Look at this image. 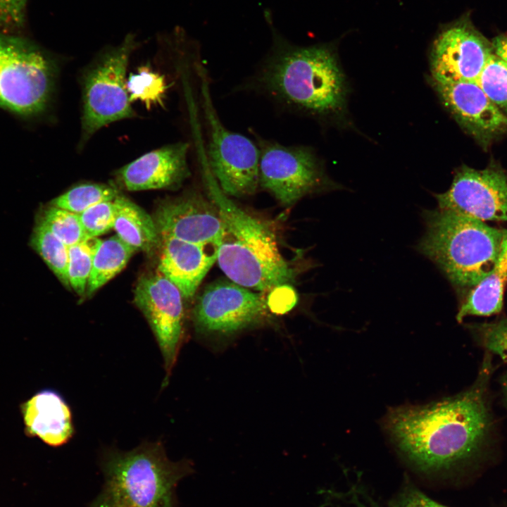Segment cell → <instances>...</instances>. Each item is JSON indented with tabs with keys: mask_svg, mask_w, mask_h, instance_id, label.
I'll return each mask as SVG.
<instances>
[{
	"mask_svg": "<svg viewBox=\"0 0 507 507\" xmlns=\"http://www.w3.org/2000/svg\"><path fill=\"white\" fill-rule=\"evenodd\" d=\"M204 182L223 224L217 263L231 281L267 291L294 280V270L280 251L273 230L237 205L220 188L208 169Z\"/></svg>",
	"mask_w": 507,
	"mask_h": 507,
	"instance_id": "cell-3",
	"label": "cell"
},
{
	"mask_svg": "<svg viewBox=\"0 0 507 507\" xmlns=\"http://www.w3.org/2000/svg\"><path fill=\"white\" fill-rule=\"evenodd\" d=\"M126 88L131 101H139L146 107L163 106L168 85L164 77L150 68L142 66L131 73L126 80Z\"/></svg>",
	"mask_w": 507,
	"mask_h": 507,
	"instance_id": "cell-24",
	"label": "cell"
},
{
	"mask_svg": "<svg viewBox=\"0 0 507 507\" xmlns=\"http://www.w3.org/2000/svg\"><path fill=\"white\" fill-rule=\"evenodd\" d=\"M120 196L100 202L79 214L88 237H97L113 228L120 208Z\"/></svg>",
	"mask_w": 507,
	"mask_h": 507,
	"instance_id": "cell-29",
	"label": "cell"
},
{
	"mask_svg": "<svg viewBox=\"0 0 507 507\" xmlns=\"http://www.w3.org/2000/svg\"><path fill=\"white\" fill-rule=\"evenodd\" d=\"M270 49L238 91L263 96L283 111L322 116L337 111L344 96V80L328 45L301 46L271 26Z\"/></svg>",
	"mask_w": 507,
	"mask_h": 507,
	"instance_id": "cell-2",
	"label": "cell"
},
{
	"mask_svg": "<svg viewBox=\"0 0 507 507\" xmlns=\"http://www.w3.org/2000/svg\"><path fill=\"white\" fill-rule=\"evenodd\" d=\"M119 196V192L113 186L84 183L70 188L54 199L49 205L80 214L100 202L114 200Z\"/></svg>",
	"mask_w": 507,
	"mask_h": 507,
	"instance_id": "cell-23",
	"label": "cell"
},
{
	"mask_svg": "<svg viewBox=\"0 0 507 507\" xmlns=\"http://www.w3.org/2000/svg\"><path fill=\"white\" fill-rule=\"evenodd\" d=\"M477 343L485 351L507 364V317L468 326Z\"/></svg>",
	"mask_w": 507,
	"mask_h": 507,
	"instance_id": "cell-28",
	"label": "cell"
},
{
	"mask_svg": "<svg viewBox=\"0 0 507 507\" xmlns=\"http://www.w3.org/2000/svg\"><path fill=\"white\" fill-rule=\"evenodd\" d=\"M135 251L118 235L101 240L94 256L87 294L92 295L120 273Z\"/></svg>",
	"mask_w": 507,
	"mask_h": 507,
	"instance_id": "cell-21",
	"label": "cell"
},
{
	"mask_svg": "<svg viewBox=\"0 0 507 507\" xmlns=\"http://www.w3.org/2000/svg\"><path fill=\"white\" fill-rule=\"evenodd\" d=\"M182 296L177 287L159 272L138 280L134 301L147 320L161 351L168 384L183 337Z\"/></svg>",
	"mask_w": 507,
	"mask_h": 507,
	"instance_id": "cell-11",
	"label": "cell"
},
{
	"mask_svg": "<svg viewBox=\"0 0 507 507\" xmlns=\"http://www.w3.org/2000/svg\"><path fill=\"white\" fill-rule=\"evenodd\" d=\"M425 232L418 250L460 287H473L492 269L505 230L449 209L437 208L423 214Z\"/></svg>",
	"mask_w": 507,
	"mask_h": 507,
	"instance_id": "cell-4",
	"label": "cell"
},
{
	"mask_svg": "<svg viewBox=\"0 0 507 507\" xmlns=\"http://www.w3.org/2000/svg\"><path fill=\"white\" fill-rule=\"evenodd\" d=\"M153 218L161 239L172 237L219 248L223 234L220 213L209 198L196 192L164 200Z\"/></svg>",
	"mask_w": 507,
	"mask_h": 507,
	"instance_id": "cell-14",
	"label": "cell"
},
{
	"mask_svg": "<svg viewBox=\"0 0 507 507\" xmlns=\"http://www.w3.org/2000/svg\"><path fill=\"white\" fill-rule=\"evenodd\" d=\"M265 312L261 296L230 280L208 284L193 311L197 332L227 337L259 323Z\"/></svg>",
	"mask_w": 507,
	"mask_h": 507,
	"instance_id": "cell-10",
	"label": "cell"
},
{
	"mask_svg": "<svg viewBox=\"0 0 507 507\" xmlns=\"http://www.w3.org/2000/svg\"><path fill=\"white\" fill-rule=\"evenodd\" d=\"M113 229L125 243L136 251L151 253L161 244L153 217L121 196Z\"/></svg>",
	"mask_w": 507,
	"mask_h": 507,
	"instance_id": "cell-20",
	"label": "cell"
},
{
	"mask_svg": "<svg viewBox=\"0 0 507 507\" xmlns=\"http://www.w3.org/2000/svg\"><path fill=\"white\" fill-rule=\"evenodd\" d=\"M102 490L89 507H175L179 482L193 472L187 460L170 461L160 442L106 452Z\"/></svg>",
	"mask_w": 507,
	"mask_h": 507,
	"instance_id": "cell-5",
	"label": "cell"
},
{
	"mask_svg": "<svg viewBox=\"0 0 507 507\" xmlns=\"http://www.w3.org/2000/svg\"><path fill=\"white\" fill-rule=\"evenodd\" d=\"M189 151L185 142L162 146L123 166L115 177L128 191L177 188L191 175Z\"/></svg>",
	"mask_w": 507,
	"mask_h": 507,
	"instance_id": "cell-16",
	"label": "cell"
},
{
	"mask_svg": "<svg viewBox=\"0 0 507 507\" xmlns=\"http://www.w3.org/2000/svg\"><path fill=\"white\" fill-rule=\"evenodd\" d=\"M494 53L507 64V35H499L492 42Z\"/></svg>",
	"mask_w": 507,
	"mask_h": 507,
	"instance_id": "cell-32",
	"label": "cell"
},
{
	"mask_svg": "<svg viewBox=\"0 0 507 507\" xmlns=\"http://www.w3.org/2000/svg\"><path fill=\"white\" fill-rule=\"evenodd\" d=\"M39 218L68 247L89 238L83 229L79 214L49 205L44 209Z\"/></svg>",
	"mask_w": 507,
	"mask_h": 507,
	"instance_id": "cell-26",
	"label": "cell"
},
{
	"mask_svg": "<svg viewBox=\"0 0 507 507\" xmlns=\"http://www.w3.org/2000/svg\"><path fill=\"white\" fill-rule=\"evenodd\" d=\"M503 401L507 409V370L503 375L501 381Z\"/></svg>",
	"mask_w": 507,
	"mask_h": 507,
	"instance_id": "cell-33",
	"label": "cell"
},
{
	"mask_svg": "<svg viewBox=\"0 0 507 507\" xmlns=\"http://www.w3.org/2000/svg\"><path fill=\"white\" fill-rule=\"evenodd\" d=\"M202 107L206 130L207 168L228 196L254 194L259 187V151L254 139L228 129L220 120L202 83Z\"/></svg>",
	"mask_w": 507,
	"mask_h": 507,
	"instance_id": "cell-8",
	"label": "cell"
},
{
	"mask_svg": "<svg viewBox=\"0 0 507 507\" xmlns=\"http://www.w3.org/2000/svg\"><path fill=\"white\" fill-rule=\"evenodd\" d=\"M30 245L44 261L59 281L70 288L68 281V246L61 241L39 218L31 234Z\"/></svg>",
	"mask_w": 507,
	"mask_h": 507,
	"instance_id": "cell-22",
	"label": "cell"
},
{
	"mask_svg": "<svg viewBox=\"0 0 507 507\" xmlns=\"http://www.w3.org/2000/svg\"><path fill=\"white\" fill-rule=\"evenodd\" d=\"M158 272L172 282L184 299L194 296L217 261L218 248L161 238Z\"/></svg>",
	"mask_w": 507,
	"mask_h": 507,
	"instance_id": "cell-17",
	"label": "cell"
},
{
	"mask_svg": "<svg viewBox=\"0 0 507 507\" xmlns=\"http://www.w3.org/2000/svg\"><path fill=\"white\" fill-rule=\"evenodd\" d=\"M391 507H446L409 485L392 501Z\"/></svg>",
	"mask_w": 507,
	"mask_h": 507,
	"instance_id": "cell-31",
	"label": "cell"
},
{
	"mask_svg": "<svg viewBox=\"0 0 507 507\" xmlns=\"http://www.w3.org/2000/svg\"><path fill=\"white\" fill-rule=\"evenodd\" d=\"M493 370L492 355L485 351L475 382L463 392L426 405L391 409L384 427L401 455L428 472L480 456L496 434L490 399Z\"/></svg>",
	"mask_w": 507,
	"mask_h": 507,
	"instance_id": "cell-1",
	"label": "cell"
},
{
	"mask_svg": "<svg viewBox=\"0 0 507 507\" xmlns=\"http://www.w3.org/2000/svg\"><path fill=\"white\" fill-rule=\"evenodd\" d=\"M494 53L492 43L467 18L445 27L435 39L430 56L434 82H477Z\"/></svg>",
	"mask_w": 507,
	"mask_h": 507,
	"instance_id": "cell-13",
	"label": "cell"
},
{
	"mask_svg": "<svg viewBox=\"0 0 507 507\" xmlns=\"http://www.w3.org/2000/svg\"><path fill=\"white\" fill-rule=\"evenodd\" d=\"M58 66L39 46L0 32V108L25 120L44 115L54 96Z\"/></svg>",
	"mask_w": 507,
	"mask_h": 507,
	"instance_id": "cell-6",
	"label": "cell"
},
{
	"mask_svg": "<svg viewBox=\"0 0 507 507\" xmlns=\"http://www.w3.org/2000/svg\"><path fill=\"white\" fill-rule=\"evenodd\" d=\"M507 284V230L501 250L489 273L472 287L456 314L458 322L468 316H490L503 308L504 289Z\"/></svg>",
	"mask_w": 507,
	"mask_h": 507,
	"instance_id": "cell-19",
	"label": "cell"
},
{
	"mask_svg": "<svg viewBox=\"0 0 507 507\" xmlns=\"http://www.w3.org/2000/svg\"><path fill=\"white\" fill-rule=\"evenodd\" d=\"M25 433L58 447L68 443L75 428L71 409L57 391L44 389L20 406Z\"/></svg>",
	"mask_w": 507,
	"mask_h": 507,
	"instance_id": "cell-18",
	"label": "cell"
},
{
	"mask_svg": "<svg viewBox=\"0 0 507 507\" xmlns=\"http://www.w3.org/2000/svg\"><path fill=\"white\" fill-rule=\"evenodd\" d=\"M27 0H0V27H21L25 20Z\"/></svg>",
	"mask_w": 507,
	"mask_h": 507,
	"instance_id": "cell-30",
	"label": "cell"
},
{
	"mask_svg": "<svg viewBox=\"0 0 507 507\" xmlns=\"http://www.w3.org/2000/svg\"><path fill=\"white\" fill-rule=\"evenodd\" d=\"M100 242L97 237H89L68 247V281L70 287L79 296L86 293L94 256Z\"/></svg>",
	"mask_w": 507,
	"mask_h": 507,
	"instance_id": "cell-25",
	"label": "cell"
},
{
	"mask_svg": "<svg viewBox=\"0 0 507 507\" xmlns=\"http://www.w3.org/2000/svg\"><path fill=\"white\" fill-rule=\"evenodd\" d=\"M489 99L507 113V64L492 54L477 82Z\"/></svg>",
	"mask_w": 507,
	"mask_h": 507,
	"instance_id": "cell-27",
	"label": "cell"
},
{
	"mask_svg": "<svg viewBox=\"0 0 507 507\" xmlns=\"http://www.w3.org/2000/svg\"><path fill=\"white\" fill-rule=\"evenodd\" d=\"M445 106L458 123L483 147L507 134V116L475 82H434Z\"/></svg>",
	"mask_w": 507,
	"mask_h": 507,
	"instance_id": "cell-15",
	"label": "cell"
},
{
	"mask_svg": "<svg viewBox=\"0 0 507 507\" xmlns=\"http://www.w3.org/2000/svg\"><path fill=\"white\" fill-rule=\"evenodd\" d=\"M138 45L135 36L128 35L120 44L102 51L85 69L80 147L101 127L135 116L126 88V72Z\"/></svg>",
	"mask_w": 507,
	"mask_h": 507,
	"instance_id": "cell-7",
	"label": "cell"
},
{
	"mask_svg": "<svg viewBox=\"0 0 507 507\" xmlns=\"http://www.w3.org/2000/svg\"><path fill=\"white\" fill-rule=\"evenodd\" d=\"M438 208L482 221L507 222V170L491 163L482 170L463 165L446 192L435 194Z\"/></svg>",
	"mask_w": 507,
	"mask_h": 507,
	"instance_id": "cell-12",
	"label": "cell"
},
{
	"mask_svg": "<svg viewBox=\"0 0 507 507\" xmlns=\"http://www.w3.org/2000/svg\"><path fill=\"white\" fill-rule=\"evenodd\" d=\"M259 151V186L281 204L291 206L326 185L324 170L307 146L284 145L249 129Z\"/></svg>",
	"mask_w": 507,
	"mask_h": 507,
	"instance_id": "cell-9",
	"label": "cell"
}]
</instances>
